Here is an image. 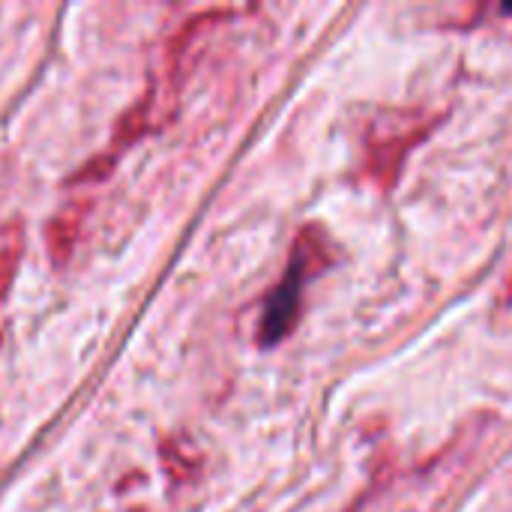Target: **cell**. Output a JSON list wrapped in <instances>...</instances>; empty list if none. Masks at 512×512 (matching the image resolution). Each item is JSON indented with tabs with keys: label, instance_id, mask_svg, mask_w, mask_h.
Masks as SVG:
<instances>
[{
	"label": "cell",
	"instance_id": "3957f363",
	"mask_svg": "<svg viewBox=\"0 0 512 512\" xmlns=\"http://www.w3.org/2000/svg\"><path fill=\"white\" fill-rule=\"evenodd\" d=\"M87 213H90V198H75V201H66L45 225V249L57 270L72 261Z\"/></svg>",
	"mask_w": 512,
	"mask_h": 512
},
{
	"label": "cell",
	"instance_id": "8992f818",
	"mask_svg": "<svg viewBox=\"0 0 512 512\" xmlns=\"http://www.w3.org/2000/svg\"><path fill=\"white\" fill-rule=\"evenodd\" d=\"M117 153H111V150H105V153H99V156H93V159H87L84 165H81V171H75L72 174V186H90V183H102V180H108L111 174H114V168H117Z\"/></svg>",
	"mask_w": 512,
	"mask_h": 512
},
{
	"label": "cell",
	"instance_id": "7a4b0ae2",
	"mask_svg": "<svg viewBox=\"0 0 512 512\" xmlns=\"http://www.w3.org/2000/svg\"><path fill=\"white\" fill-rule=\"evenodd\" d=\"M174 108H177V96L171 87L159 84V87H150L138 102H132L114 123V132H111V141H108V150L111 153H123L126 147H132L135 141L159 132L162 126L171 123L174 117Z\"/></svg>",
	"mask_w": 512,
	"mask_h": 512
},
{
	"label": "cell",
	"instance_id": "5b68a950",
	"mask_svg": "<svg viewBox=\"0 0 512 512\" xmlns=\"http://www.w3.org/2000/svg\"><path fill=\"white\" fill-rule=\"evenodd\" d=\"M195 465H198V456L192 453V447L183 438H168L162 444V468L168 471V477L174 483H186L192 477Z\"/></svg>",
	"mask_w": 512,
	"mask_h": 512
},
{
	"label": "cell",
	"instance_id": "277c9868",
	"mask_svg": "<svg viewBox=\"0 0 512 512\" xmlns=\"http://www.w3.org/2000/svg\"><path fill=\"white\" fill-rule=\"evenodd\" d=\"M24 258V222L9 219L0 225V306L9 297V288L18 276Z\"/></svg>",
	"mask_w": 512,
	"mask_h": 512
},
{
	"label": "cell",
	"instance_id": "6da1fadb",
	"mask_svg": "<svg viewBox=\"0 0 512 512\" xmlns=\"http://www.w3.org/2000/svg\"><path fill=\"white\" fill-rule=\"evenodd\" d=\"M321 243L312 240L309 234H303L294 246V255H291V267L285 273V279L279 282V288L270 294L267 306H264V315H261V324H258V342L261 345H276L288 336V330L294 327L297 321V312H300V297H303V285L306 279L318 270L321 264Z\"/></svg>",
	"mask_w": 512,
	"mask_h": 512
}]
</instances>
